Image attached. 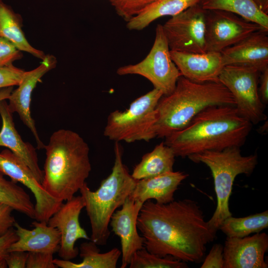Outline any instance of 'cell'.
Instances as JSON below:
<instances>
[{
	"instance_id": "6da1fadb",
	"label": "cell",
	"mask_w": 268,
	"mask_h": 268,
	"mask_svg": "<svg viewBox=\"0 0 268 268\" xmlns=\"http://www.w3.org/2000/svg\"><path fill=\"white\" fill-rule=\"evenodd\" d=\"M137 227L148 252L185 263H201L206 245L215 240L216 233L205 220L198 203L189 199L165 204L146 201Z\"/></svg>"
},
{
	"instance_id": "7a4b0ae2",
	"label": "cell",
	"mask_w": 268,
	"mask_h": 268,
	"mask_svg": "<svg viewBox=\"0 0 268 268\" xmlns=\"http://www.w3.org/2000/svg\"><path fill=\"white\" fill-rule=\"evenodd\" d=\"M252 125L233 105L212 106L199 113L185 128L165 137L164 143L176 157L182 158L205 151L240 147Z\"/></svg>"
},
{
	"instance_id": "3957f363",
	"label": "cell",
	"mask_w": 268,
	"mask_h": 268,
	"mask_svg": "<svg viewBox=\"0 0 268 268\" xmlns=\"http://www.w3.org/2000/svg\"><path fill=\"white\" fill-rule=\"evenodd\" d=\"M44 149L43 188L59 201L71 199L91 171L88 144L78 133L62 129L52 134Z\"/></svg>"
},
{
	"instance_id": "277c9868",
	"label": "cell",
	"mask_w": 268,
	"mask_h": 268,
	"mask_svg": "<svg viewBox=\"0 0 268 268\" xmlns=\"http://www.w3.org/2000/svg\"><path fill=\"white\" fill-rule=\"evenodd\" d=\"M235 106L228 90L219 82L198 83L181 76L173 92L163 95L156 108V137L165 138L186 126L210 106Z\"/></svg>"
},
{
	"instance_id": "5b68a950",
	"label": "cell",
	"mask_w": 268,
	"mask_h": 268,
	"mask_svg": "<svg viewBox=\"0 0 268 268\" xmlns=\"http://www.w3.org/2000/svg\"><path fill=\"white\" fill-rule=\"evenodd\" d=\"M114 154L111 173L101 181L98 189L93 191L85 183L79 190L91 225L90 240L97 245L107 244L111 218L125 202L137 181L123 163V150L119 142L115 143Z\"/></svg>"
},
{
	"instance_id": "8992f818",
	"label": "cell",
	"mask_w": 268,
	"mask_h": 268,
	"mask_svg": "<svg viewBox=\"0 0 268 268\" xmlns=\"http://www.w3.org/2000/svg\"><path fill=\"white\" fill-rule=\"evenodd\" d=\"M188 158L195 163L204 164L211 172L217 204L207 223L216 233L223 221L232 216L229 202L236 177L240 174L251 175L258 164V155L243 156L240 147H231L221 150L205 151Z\"/></svg>"
},
{
	"instance_id": "52a82bcc",
	"label": "cell",
	"mask_w": 268,
	"mask_h": 268,
	"mask_svg": "<svg viewBox=\"0 0 268 268\" xmlns=\"http://www.w3.org/2000/svg\"><path fill=\"white\" fill-rule=\"evenodd\" d=\"M163 95L154 88L133 101L125 111L112 112L108 116L104 135L115 142L128 143L149 141L156 137V108Z\"/></svg>"
},
{
	"instance_id": "ba28073f",
	"label": "cell",
	"mask_w": 268,
	"mask_h": 268,
	"mask_svg": "<svg viewBox=\"0 0 268 268\" xmlns=\"http://www.w3.org/2000/svg\"><path fill=\"white\" fill-rule=\"evenodd\" d=\"M117 73L119 75L142 76L148 79L154 88L161 91L164 96L173 92L182 75L171 59L162 25L156 26L153 44L146 57L137 64L119 67Z\"/></svg>"
},
{
	"instance_id": "9c48e42d",
	"label": "cell",
	"mask_w": 268,
	"mask_h": 268,
	"mask_svg": "<svg viewBox=\"0 0 268 268\" xmlns=\"http://www.w3.org/2000/svg\"><path fill=\"white\" fill-rule=\"evenodd\" d=\"M260 72L256 68L237 65L225 66L218 78L232 94L235 107L252 125L267 119L265 105L260 98L258 84Z\"/></svg>"
},
{
	"instance_id": "30bf717a",
	"label": "cell",
	"mask_w": 268,
	"mask_h": 268,
	"mask_svg": "<svg viewBox=\"0 0 268 268\" xmlns=\"http://www.w3.org/2000/svg\"><path fill=\"white\" fill-rule=\"evenodd\" d=\"M205 14L206 10L199 3L171 17L162 25L170 51L198 54L206 52Z\"/></svg>"
},
{
	"instance_id": "8fae6325",
	"label": "cell",
	"mask_w": 268,
	"mask_h": 268,
	"mask_svg": "<svg viewBox=\"0 0 268 268\" xmlns=\"http://www.w3.org/2000/svg\"><path fill=\"white\" fill-rule=\"evenodd\" d=\"M263 29L259 24L234 13L217 9L206 10V51L221 52Z\"/></svg>"
},
{
	"instance_id": "7c38bea8",
	"label": "cell",
	"mask_w": 268,
	"mask_h": 268,
	"mask_svg": "<svg viewBox=\"0 0 268 268\" xmlns=\"http://www.w3.org/2000/svg\"><path fill=\"white\" fill-rule=\"evenodd\" d=\"M0 174L8 176L15 183L22 184L32 193L36 201L37 221L48 223L63 203L51 196L29 167L9 149L0 152Z\"/></svg>"
},
{
	"instance_id": "4fadbf2b",
	"label": "cell",
	"mask_w": 268,
	"mask_h": 268,
	"mask_svg": "<svg viewBox=\"0 0 268 268\" xmlns=\"http://www.w3.org/2000/svg\"><path fill=\"white\" fill-rule=\"evenodd\" d=\"M63 203L59 209L49 218L48 224L57 228L60 232L61 241L58 251L61 259L70 260L79 253L75 243L81 239L90 240L86 231L81 226L79 215L85 207L81 196H74Z\"/></svg>"
},
{
	"instance_id": "5bb4252c",
	"label": "cell",
	"mask_w": 268,
	"mask_h": 268,
	"mask_svg": "<svg viewBox=\"0 0 268 268\" xmlns=\"http://www.w3.org/2000/svg\"><path fill=\"white\" fill-rule=\"evenodd\" d=\"M56 64L57 60L54 56L46 55L39 66L32 70L25 71L18 87L12 91L7 99L10 111L12 113H17L23 124L30 130L36 140L38 149L44 148L45 145L40 138L35 121L31 116L32 93L43 75L54 68Z\"/></svg>"
},
{
	"instance_id": "9a60e30c",
	"label": "cell",
	"mask_w": 268,
	"mask_h": 268,
	"mask_svg": "<svg viewBox=\"0 0 268 268\" xmlns=\"http://www.w3.org/2000/svg\"><path fill=\"white\" fill-rule=\"evenodd\" d=\"M268 235L256 233L243 238L226 237L223 246V268H268L265 255Z\"/></svg>"
},
{
	"instance_id": "2e32d148",
	"label": "cell",
	"mask_w": 268,
	"mask_h": 268,
	"mask_svg": "<svg viewBox=\"0 0 268 268\" xmlns=\"http://www.w3.org/2000/svg\"><path fill=\"white\" fill-rule=\"evenodd\" d=\"M143 203L127 199L121 209L113 214L109 225L121 241L122 265L125 268L134 253L144 247V239L138 233L137 217Z\"/></svg>"
},
{
	"instance_id": "e0dca14e",
	"label": "cell",
	"mask_w": 268,
	"mask_h": 268,
	"mask_svg": "<svg viewBox=\"0 0 268 268\" xmlns=\"http://www.w3.org/2000/svg\"><path fill=\"white\" fill-rule=\"evenodd\" d=\"M268 30L255 31L220 53L224 66L252 67L260 72L268 67Z\"/></svg>"
},
{
	"instance_id": "ac0fdd59",
	"label": "cell",
	"mask_w": 268,
	"mask_h": 268,
	"mask_svg": "<svg viewBox=\"0 0 268 268\" xmlns=\"http://www.w3.org/2000/svg\"><path fill=\"white\" fill-rule=\"evenodd\" d=\"M170 55L184 77L198 83L219 82L224 67L220 52L198 54L170 51Z\"/></svg>"
},
{
	"instance_id": "d6986e66",
	"label": "cell",
	"mask_w": 268,
	"mask_h": 268,
	"mask_svg": "<svg viewBox=\"0 0 268 268\" xmlns=\"http://www.w3.org/2000/svg\"><path fill=\"white\" fill-rule=\"evenodd\" d=\"M0 116L2 120L0 146L7 147L19 157L41 183L44 172L40 167L36 149L31 143L24 141L18 133L13 121V113L5 99L0 100Z\"/></svg>"
},
{
	"instance_id": "ffe728a7",
	"label": "cell",
	"mask_w": 268,
	"mask_h": 268,
	"mask_svg": "<svg viewBox=\"0 0 268 268\" xmlns=\"http://www.w3.org/2000/svg\"><path fill=\"white\" fill-rule=\"evenodd\" d=\"M34 228L29 230L17 222L14 224L18 240L8 249V252L19 251L42 252L54 254L58 252L61 241L58 230L44 221H34Z\"/></svg>"
},
{
	"instance_id": "44dd1931",
	"label": "cell",
	"mask_w": 268,
	"mask_h": 268,
	"mask_svg": "<svg viewBox=\"0 0 268 268\" xmlns=\"http://www.w3.org/2000/svg\"><path fill=\"white\" fill-rule=\"evenodd\" d=\"M188 176L184 172L172 171L137 180L129 198L143 204L152 199L158 203H169L174 200L175 193Z\"/></svg>"
},
{
	"instance_id": "7402d4cb",
	"label": "cell",
	"mask_w": 268,
	"mask_h": 268,
	"mask_svg": "<svg viewBox=\"0 0 268 268\" xmlns=\"http://www.w3.org/2000/svg\"><path fill=\"white\" fill-rule=\"evenodd\" d=\"M175 157L172 149L164 142H161L142 156L131 175L134 179L139 180L172 171Z\"/></svg>"
},
{
	"instance_id": "603a6c76",
	"label": "cell",
	"mask_w": 268,
	"mask_h": 268,
	"mask_svg": "<svg viewBox=\"0 0 268 268\" xmlns=\"http://www.w3.org/2000/svg\"><path fill=\"white\" fill-rule=\"evenodd\" d=\"M201 0H156L140 13L127 22L130 30H141L153 21L165 16L176 15Z\"/></svg>"
},
{
	"instance_id": "cb8c5ba5",
	"label": "cell",
	"mask_w": 268,
	"mask_h": 268,
	"mask_svg": "<svg viewBox=\"0 0 268 268\" xmlns=\"http://www.w3.org/2000/svg\"><path fill=\"white\" fill-rule=\"evenodd\" d=\"M79 250L82 259L80 263L54 259V264L61 268H116L121 255V251L117 248L101 253L97 245L91 240L81 244Z\"/></svg>"
},
{
	"instance_id": "d4e9b609",
	"label": "cell",
	"mask_w": 268,
	"mask_h": 268,
	"mask_svg": "<svg viewBox=\"0 0 268 268\" xmlns=\"http://www.w3.org/2000/svg\"><path fill=\"white\" fill-rule=\"evenodd\" d=\"M0 36L7 39L20 51L42 60L46 56L28 43L22 29L21 17L2 0H0Z\"/></svg>"
},
{
	"instance_id": "484cf974",
	"label": "cell",
	"mask_w": 268,
	"mask_h": 268,
	"mask_svg": "<svg viewBox=\"0 0 268 268\" xmlns=\"http://www.w3.org/2000/svg\"><path fill=\"white\" fill-rule=\"evenodd\" d=\"M205 10H222L234 13L268 30V15L263 13L253 0H201Z\"/></svg>"
},
{
	"instance_id": "4316f807",
	"label": "cell",
	"mask_w": 268,
	"mask_h": 268,
	"mask_svg": "<svg viewBox=\"0 0 268 268\" xmlns=\"http://www.w3.org/2000/svg\"><path fill=\"white\" fill-rule=\"evenodd\" d=\"M268 227V210L243 217L226 218L220 229L228 237L243 238Z\"/></svg>"
},
{
	"instance_id": "83f0119b",
	"label": "cell",
	"mask_w": 268,
	"mask_h": 268,
	"mask_svg": "<svg viewBox=\"0 0 268 268\" xmlns=\"http://www.w3.org/2000/svg\"><path fill=\"white\" fill-rule=\"evenodd\" d=\"M0 203L6 204L13 210L24 214L31 219L36 217L35 204L24 189L12 180L0 174Z\"/></svg>"
},
{
	"instance_id": "f1b7e54d",
	"label": "cell",
	"mask_w": 268,
	"mask_h": 268,
	"mask_svg": "<svg viewBox=\"0 0 268 268\" xmlns=\"http://www.w3.org/2000/svg\"><path fill=\"white\" fill-rule=\"evenodd\" d=\"M130 268H186V263L171 256L161 257L148 252L145 247L136 251L129 264Z\"/></svg>"
},
{
	"instance_id": "f546056e",
	"label": "cell",
	"mask_w": 268,
	"mask_h": 268,
	"mask_svg": "<svg viewBox=\"0 0 268 268\" xmlns=\"http://www.w3.org/2000/svg\"><path fill=\"white\" fill-rule=\"evenodd\" d=\"M116 13L128 22L156 0H109Z\"/></svg>"
},
{
	"instance_id": "4dcf8cb0",
	"label": "cell",
	"mask_w": 268,
	"mask_h": 268,
	"mask_svg": "<svg viewBox=\"0 0 268 268\" xmlns=\"http://www.w3.org/2000/svg\"><path fill=\"white\" fill-rule=\"evenodd\" d=\"M25 71L12 65L0 67V88L18 85L21 81Z\"/></svg>"
},
{
	"instance_id": "1f68e13d",
	"label": "cell",
	"mask_w": 268,
	"mask_h": 268,
	"mask_svg": "<svg viewBox=\"0 0 268 268\" xmlns=\"http://www.w3.org/2000/svg\"><path fill=\"white\" fill-rule=\"evenodd\" d=\"M21 57L20 51L7 39L0 36V67L12 65L13 62Z\"/></svg>"
},
{
	"instance_id": "d6a6232c",
	"label": "cell",
	"mask_w": 268,
	"mask_h": 268,
	"mask_svg": "<svg viewBox=\"0 0 268 268\" xmlns=\"http://www.w3.org/2000/svg\"><path fill=\"white\" fill-rule=\"evenodd\" d=\"M53 254L42 252H28L26 268H57Z\"/></svg>"
},
{
	"instance_id": "836d02e7",
	"label": "cell",
	"mask_w": 268,
	"mask_h": 268,
	"mask_svg": "<svg viewBox=\"0 0 268 268\" xmlns=\"http://www.w3.org/2000/svg\"><path fill=\"white\" fill-rule=\"evenodd\" d=\"M223 246L215 244L205 258L201 268H223Z\"/></svg>"
},
{
	"instance_id": "e575fe53",
	"label": "cell",
	"mask_w": 268,
	"mask_h": 268,
	"mask_svg": "<svg viewBox=\"0 0 268 268\" xmlns=\"http://www.w3.org/2000/svg\"><path fill=\"white\" fill-rule=\"evenodd\" d=\"M13 210L10 206L0 203V236L13 227L16 221L12 215Z\"/></svg>"
},
{
	"instance_id": "d590c367",
	"label": "cell",
	"mask_w": 268,
	"mask_h": 268,
	"mask_svg": "<svg viewBox=\"0 0 268 268\" xmlns=\"http://www.w3.org/2000/svg\"><path fill=\"white\" fill-rule=\"evenodd\" d=\"M28 252L15 251L9 252L5 259L9 268H26Z\"/></svg>"
},
{
	"instance_id": "8d00e7d4",
	"label": "cell",
	"mask_w": 268,
	"mask_h": 268,
	"mask_svg": "<svg viewBox=\"0 0 268 268\" xmlns=\"http://www.w3.org/2000/svg\"><path fill=\"white\" fill-rule=\"evenodd\" d=\"M18 240V236L13 227L0 236V257H5L10 246Z\"/></svg>"
},
{
	"instance_id": "74e56055",
	"label": "cell",
	"mask_w": 268,
	"mask_h": 268,
	"mask_svg": "<svg viewBox=\"0 0 268 268\" xmlns=\"http://www.w3.org/2000/svg\"><path fill=\"white\" fill-rule=\"evenodd\" d=\"M259 82V95L262 102L266 105L268 103V67L260 72Z\"/></svg>"
},
{
	"instance_id": "f35d334b",
	"label": "cell",
	"mask_w": 268,
	"mask_h": 268,
	"mask_svg": "<svg viewBox=\"0 0 268 268\" xmlns=\"http://www.w3.org/2000/svg\"><path fill=\"white\" fill-rule=\"evenodd\" d=\"M259 9L263 12L268 13V0H253Z\"/></svg>"
},
{
	"instance_id": "ab89813d",
	"label": "cell",
	"mask_w": 268,
	"mask_h": 268,
	"mask_svg": "<svg viewBox=\"0 0 268 268\" xmlns=\"http://www.w3.org/2000/svg\"><path fill=\"white\" fill-rule=\"evenodd\" d=\"M12 87L4 88L0 91V100L7 99L12 92Z\"/></svg>"
},
{
	"instance_id": "60d3db41",
	"label": "cell",
	"mask_w": 268,
	"mask_h": 268,
	"mask_svg": "<svg viewBox=\"0 0 268 268\" xmlns=\"http://www.w3.org/2000/svg\"><path fill=\"white\" fill-rule=\"evenodd\" d=\"M7 265L4 257H0V268H6Z\"/></svg>"
}]
</instances>
